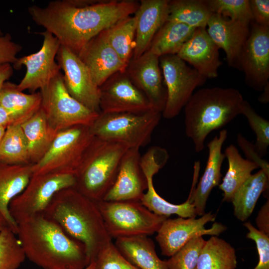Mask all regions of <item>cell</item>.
<instances>
[{"label": "cell", "instance_id": "9", "mask_svg": "<svg viewBox=\"0 0 269 269\" xmlns=\"http://www.w3.org/2000/svg\"><path fill=\"white\" fill-rule=\"evenodd\" d=\"M43 109L50 127L56 133L69 128L90 127L99 115L73 98L66 90L60 72L40 90Z\"/></svg>", "mask_w": 269, "mask_h": 269}, {"label": "cell", "instance_id": "28", "mask_svg": "<svg viewBox=\"0 0 269 269\" xmlns=\"http://www.w3.org/2000/svg\"><path fill=\"white\" fill-rule=\"evenodd\" d=\"M20 126L27 142L30 163L35 164L47 151L57 133L50 127L41 107Z\"/></svg>", "mask_w": 269, "mask_h": 269}, {"label": "cell", "instance_id": "16", "mask_svg": "<svg viewBox=\"0 0 269 269\" xmlns=\"http://www.w3.org/2000/svg\"><path fill=\"white\" fill-rule=\"evenodd\" d=\"M100 90L101 113H143L154 110L126 71L111 76Z\"/></svg>", "mask_w": 269, "mask_h": 269}, {"label": "cell", "instance_id": "31", "mask_svg": "<svg viewBox=\"0 0 269 269\" xmlns=\"http://www.w3.org/2000/svg\"><path fill=\"white\" fill-rule=\"evenodd\" d=\"M224 154L228 161V169L218 186L223 192V201L231 202L236 191L259 167L255 163L243 158L237 148L233 144L225 149Z\"/></svg>", "mask_w": 269, "mask_h": 269}, {"label": "cell", "instance_id": "32", "mask_svg": "<svg viewBox=\"0 0 269 269\" xmlns=\"http://www.w3.org/2000/svg\"><path fill=\"white\" fill-rule=\"evenodd\" d=\"M235 249L227 242L212 236L206 241L195 269H236Z\"/></svg>", "mask_w": 269, "mask_h": 269}, {"label": "cell", "instance_id": "15", "mask_svg": "<svg viewBox=\"0 0 269 269\" xmlns=\"http://www.w3.org/2000/svg\"><path fill=\"white\" fill-rule=\"evenodd\" d=\"M56 60L63 72V83L68 93L90 110L100 114V87L79 56L60 45Z\"/></svg>", "mask_w": 269, "mask_h": 269}, {"label": "cell", "instance_id": "7", "mask_svg": "<svg viewBox=\"0 0 269 269\" xmlns=\"http://www.w3.org/2000/svg\"><path fill=\"white\" fill-rule=\"evenodd\" d=\"M112 239L149 236L156 233L166 217L149 210L140 201H96Z\"/></svg>", "mask_w": 269, "mask_h": 269}, {"label": "cell", "instance_id": "50", "mask_svg": "<svg viewBox=\"0 0 269 269\" xmlns=\"http://www.w3.org/2000/svg\"><path fill=\"white\" fill-rule=\"evenodd\" d=\"M5 129H6L5 127H4V126H0V142L1 140V138H2L4 134Z\"/></svg>", "mask_w": 269, "mask_h": 269}, {"label": "cell", "instance_id": "4", "mask_svg": "<svg viewBox=\"0 0 269 269\" xmlns=\"http://www.w3.org/2000/svg\"><path fill=\"white\" fill-rule=\"evenodd\" d=\"M240 92L233 88L214 87L193 93L184 107L185 131L199 152L206 137L241 114L244 102Z\"/></svg>", "mask_w": 269, "mask_h": 269}, {"label": "cell", "instance_id": "6", "mask_svg": "<svg viewBox=\"0 0 269 269\" xmlns=\"http://www.w3.org/2000/svg\"><path fill=\"white\" fill-rule=\"evenodd\" d=\"M162 114L155 110L143 113H100L89 127L93 135L121 143L128 148L147 144Z\"/></svg>", "mask_w": 269, "mask_h": 269}, {"label": "cell", "instance_id": "22", "mask_svg": "<svg viewBox=\"0 0 269 269\" xmlns=\"http://www.w3.org/2000/svg\"><path fill=\"white\" fill-rule=\"evenodd\" d=\"M226 130L220 132L207 144L208 157L204 173L198 185V174L194 173L193 181L189 195L190 202L192 203L197 215L202 216L205 213L207 201L212 190L220 183L222 176L221 170L225 155L222 152V147L227 137Z\"/></svg>", "mask_w": 269, "mask_h": 269}, {"label": "cell", "instance_id": "33", "mask_svg": "<svg viewBox=\"0 0 269 269\" xmlns=\"http://www.w3.org/2000/svg\"><path fill=\"white\" fill-rule=\"evenodd\" d=\"M212 14L206 0L169 1L167 20L182 23L195 29L206 27Z\"/></svg>", "mask_w": 269, "mask_h": 269}, {"label": "cell", "instance_id": "49", "mask_svg": "<svg viewBox=\"0 0 269 269\" xmlns=\"http://www.w3.org/2000/svg\"><path fill=\"white\" fill-rule=\"evenodd\" d=\"M8 226V224L3 216L0 213V231L4 226ZM9 227V226H8Z\"/></svg>", "mask_w": 269, "mask_h": 269}, {"label": "cell", "instance_id": "46", "mask_svg": "<svg viewBox=\"0 0 269 269\" xmlns=\"http://www.w3.org/2000/svg\"><path fill=\"white\" fill-rule=\"evenodd\" d=\"M13 68L10 64L0 65V87L13 75Z\"/></svg>", "mask_w": 269, "mask_h": 269}, {"label": "cell", "instance_id": "26", "mask_svg": "<svg viewBox=\"0 0 269 269\" xmlns=\"http://www.w3.org/2000/svg\"><path fill=\"white\" fill-rule=\"evenodd\" d=\"M41 101L40 92L25 94L9 81L0 87V105L9 115L12 124L21 125L31 117L41 108Z\"/></svg>", "mask_w": 269, "mask_h": 269}, {"label": "cell", "instance_id": "21", "mask_svg": "<svg viewBox=\"0 0 269 269\" xmlns=\"http://www.w3.org/2000/svg\"><path fill=\"white\" fill-rule=\"evenodd\" d=\"M250 24L225 18L215 13L207 23L208 34L217 47L225 51L230 67L240 68L241 52L250 34Z\"/></svg>", "mask_w": 269, "mask_h": 269}, {"label": "cell", "instance_id": "37", "mask_svg": "<svg viewBox=\"0 0 269 269\" xmlns=\"http://www.w3.org/2000/svg\"><path fill=\"white\" fill-rule=\"evenodd\" d=\"M241 114L247 119L256 136L255 149L261 157L267 153L269 146V122L258 114L250 104L244 100Z\"/></svg>", "mask_w": 269, "mask_h": 269}, {"label": "cell", "instance_id": "10", "mask_svg": "<svg viewBox=\"0 0 269 269\" xmlns=\"http://www.w3.org/2000/svg\"><path fill=\"white\" fill-rule=\"evenodd\" d=\"M75 184L73 175L50 173L32 175L23 190L10 202L9 213L17 224L43 214L58 191Z\"/></svg>", "mask_w": 269, "mask_h": 269}, {"label": "cell", "instance_id": "41", "mask_svg": "<svg viewBox=\"0 0 269 269\" xmlns=\"http://www.w3.org/2000/svg\"><path fill=\"white\" fill-rule=\"evenodd\" d=\"M249 231L246 237L256 245L259 261L254 269H269V236L255 228L250 222L244 224Z\"/></svg>", "mask_w": 269, "mask_h": 269}, {"label": "cell", "instance_id": "47", "mask_svg": "<svg viewBox=\"0 0 269 269\" xmlns=\"http://www.w3.org/2000/svg\"><path fill=\"white\" fill-rule=\"evenodd\" d=\"M12 124V120L5 110L0 105V126L6 128Z\"/></svg>", "mask_w": 269, "mask_h": 269}, {"label": "cell", "instance_id": "18", "mask_svg": "<svg viewBox=\"0 0 269 269\" xmlns=\"http://www.w3.org/2000/svg\"><path fill=\"white\" fill-rule=\"evenodd\" d=\"M126 72L153 109L162 114L166 102L167 91L159 57L147 50L138 58L132 59Z\"/></svg>", "mask_w": 269, "mask_h": 269}, {"label": "cell", "instance_id": "14", "mask_svg": "<svg viewBox=\"0 0 269 269\" xmlns=\"http://www.w3.org/2000/svg\"><path fill=\"white\" fill-rule=\"evenodd\" d=\"M169 157L167 151L160 146L150 147L141 156L140 164L146 178L147 187L140 200L149 210L158 215L167 218L172 215L180 217L195 218V206L188 197L183 203L174 204L161 197L156 191L153 184V177L166 163Z\"/></svg>", "mask_w": 269, "mask_h": 269}, {"label": "cell", "instance_id": "20", "mask_svg": "<svg viewBox=\"0 0 269 269\" xmlns=\"http://www.w3.org/2000/svg\"><path fill=\"white\" fill-rule=\"evenodd\" d=\"M78 56L99 87L115 73L126 71L128 65L109 44L105 30L93 38Z\"/></svg>", "mask_w": 269, "mask_h": 269}, {"label": "cell", "instance_id": "40", "mask_svg": "<svg viewBox=\"0 0 269 269\" xmlns=\"http://www.w3.org/2000/svg\"><path fill=\"white\" fill-rule=\"evenodd\" d=\"M94 262L95 269H139L122 255L113 241L99 252Z\"/></svg>", "mask_w": 269, "mask_h": 269}, {"label": "cell", "instance_id": "35", "mask_svg": "<svg viewBox=\"0 0 269 269\" xmlns=\"http://www.w3.org/2000/svg\"><path fill=\"white\" fill-rule=\"evenodd\" d=\"M0 161L14 165L30 163L27 142L20 125L6 128L0 142Z\"/></svg>", "mask_w": 269, "mask_h": 269}, {"label": "cell", "instance_id": "51", "mask_svg": "<svg viewBox=\"0 0 269 269\" xmlns=\"http://www.w3.org/2000/svg\"><path fill=\"white\" fill-rule=\"evenodd\" d=\"M95 262H93L91 263L88 266H87L84 269H95Z\"/></svg>", "mask_w": 269, "mask_h": 269}, {"label": "cell", "instance_id": "44", "mask_svg": "<svg viewBox=\"0 0 269 269\" xmlns=\"http://www.w3.org/2000/svg\"><path fill=\"white\" fill-rule=\"evenodd\" d=\"M253 22L269 26V0H249Z\"/></svg>", "mask_w": 269, "mask_h": 269}, {"label": "cell", "instance_id": "11", "mask_svg": "<svg viewBox=\"0 0 269 269\" xmlns=\"http://www.w3.org/2000/svg\"><path fill=\"white\" fill-rule=\"evenodd\" d=\"M159 64L167 91L162 115L170 119L179 115L195 89L204 84L207 79L176 54L160 57Z\"/></svg>", "mask_w": 269, "mask_h": 269}, {"label": "cell", "instance_id": "5", "mask_svg": "<svg viewBox=\"0 0 269 269\" xmlns=\"http://www.w3.org/2000/svg\"><path fill=\"white\" fill-rule=\"evenodd\" d=\"M128 149L121 143L94 136L74 175V187L94 201L102 200L114 183Z\"/></svg>", "mask_w": 269, "mask_h": 269}, {"label": "cell", "instance_id": "45", "mask_svg": "<svg viewBox=\"0 0 269 269\" xmlns=\"http://www.w3.org/2000/svg\"><path fill=\"white\" fill-rule=\"evenodd\" d=\"M256 222L258 230L269 236V199L262 207L258 212Z\"/></svg>", "mask_w": 269, "mask_h": 269}, {"label": "cell", "instance_id": "13", "mask_svg": "<svg viewBox=\"0 0 269 269\" xmlns=\"http://www.w3.org/2000/svg\"><path fill=\"white\" fill-rule=\"evenodd\" d=\"M215 219L216 215L211 212L205 213L198 219L180 217L166 219L155 237L162 255L170 257L195 237L220 235L227 229L222 223L215 222L208 229L205 227L207 223L214 222Z\"/></svg>", "mask_w": 269, "mask_h": 269}, {"label": "cell", "instance_id": "52", "mask_svg": "<svg viewBox=\"0 0 269 269\" xmlns=\"http://www.w3.org/2000/svg\"><path fill=\"white\" fill-rule=\"evenodd\" d=\"M4 33L2 32V31L0 29V35H3Z\"/></svg>", "mask_w": 269, "mask_h": 269}, {"label": "cell", "instance_id": "3", "mask_svg": "<svg viewBox=\"0 0 269 269\" xmlns=\"http://www.w3.org/2000/svg\"><path fill=\"white\" fill-rule=\"evenodd\" d=\"M43 214L69 236L84 245L90 264L113 241L96 201L74 187L58 191Z\"/></svg>", "mask_w": 269, "mask_h": 269}, {"label": "cell", "instance_id": "29", "mask_svg": "<svg viewBox=\"0 0 269 269\" xmlns=\"http://www.w3.org/2000/svg\"><path fill=\"white\" fill-rule=\"evenodd\" d=\"M269 174L262 169L252 174L234 193L231 201L234 216L246 221L252 215L261 195L269 189Z\"/></svg>", "mask_w": 269, "mask_h": 269}, {"label": "cell", "instance_id": "39", "mask_svg": "<svg viewBox=\"0 0 269 269\" xmlns=\"http://www.w3.org/2000/svg\"><path fill=\"white\" fill-rule=\"evenodd\" d=\"M206 242L202 236L195 237L165 261L169 269H195Z\"/></svg>", "mask_w": 269, "mask_h": 269}, {"label": "cell", "instance_id": "19", "mask_svg": "<svg viewBox=\"0 0 269 269\" xmlns=\"http://www.w3.org/2000/svg\"><path fill=\"white\" fill-rule=\"evenodd\" d=\"M139 148H129L121 160L114 183L102 199L107 201H140L147 187L140 164Z\"/></svg>", "mask_w": 269, "mask_h": 269}, {"label": "cell", "instance_id": "1", "mask_svg": "<svg viewBox=\"0 0 269 269\" xmlns=\"http://www.w3.org/2000/svg\"><path fill=\"white\" fill-rule=\"evenodd\" d=\"M136 0H96L77 6L70 0H55L45 7L29 6L32 20L57 38L60 44L78 55L95 36L118 21L134 14Z\"/></svg>", "mask_w": 269, "mask_h": 269}, {"label": "cell", "instance_id": "42", "mask_svg": "<svg viewBox=\"0 0 269 269\" xmlns=\"http://www.w3.org/2000/svg\"><path fill=\"white\" fill-rule=\"evenodd\" d=\"M22 48L20 44L12 40L9 33L0 35V65L14 64L18 58L17 54Z\"/></svg>", "mask_w": 269, "mask_h": 269}, {"label": "cell", "instance_id": "27", "mask_svg": "<svg viewBox=\"0 0 269 269\" xmlns=\"http://www.w3.org/2000/svg\"><path fill=\"white\" fill-rule=\"evenodd\" d=\"M115 245L122 255L139 269H169L158 257L153 241L148 236L121 238Z\"/></svg>", "mask_w": 269, "mask_h": 269}, {"label": "cell", "instance_id": "48", "mask_svg": "<svg viewBox=\"0 0 269 269\" xmlns=\"http://www.w3.org/2000/svg\"><path fill=\"white\" fill-rule=\"evenodd\" d=\"M263 91V93L259 98V100L261 103H267L269 100V83L264 87Z\"/></svg>", "mask_w": 269, "mask_h": 269}, {"label": "cell", "instance_id": "23", "mask_svg": "<svg viewBox=\"0 0 269 269\" xmlns=\"http://www.w3.org/2000/svg\"><path fill=\"white\" fill-rule=\"evenodd\" d=\"M219 48L208 34L206 27L196 28L176 54L205 78H215L222 65Z\"/></svg>", "mask_w": 269, "mask_h": 269}, {"label": "cell", "instance_id": "2", "mask_svg": "<svg viewBox=\"0 0 269 269\" xmlns=\"http://www.w3.org/2000/svg\"><path fill=\"white\" fill-rule=\"evenodd\" d=\"M16 235L26 258L43 269H84L90 264L84 245L43 214L18 222Z\"/></svg>", "mask_w": 269, "mask_h": 269}, {"label": "cell", "instance_id": "24", "mask_svg": "<svg viewBox=\"0 0 269 269\" xmlns=\"http://www.w3.org/2000/svg\"><path fill=\"white\" fill-rule=\"evenodd\" d=\"M168 0H141L134 13L136 20L135 47L132 59L147 50L154 36L167 21Z\"/></svg>", "mask_w": 269, "mask_h": 269}, {"label": "cell", "instance_id": "38", "mask_svg": "<svg viewBox=\"0 0 269 269\" xmlns=\"http://www.w3.org/2000/svg\"><path fill=\"white\" fill-rule=\"evenodd\" d=\"M211 12L230 19L251 23L253 18L249 0H206Z\"/></svg>", "mask_w": 269, "mask_h": 269}, {"label": "cell", "instance_id": "12", "mask_svg": "<svg viewBox=\"0 0 269 269\" xmlns=\"http://www.w3.org/2000/svg\"><path fill=\"white\" fill-rule=\"evenodd\" d=\"M43 37L42 45L36 52L18 58L13 68L19 70L26 67V73L17 84L18 89L27 90L31 93L44 88L60 72L56 60L60 46L59 41L51 33L45 30L38 32Z\"/></svg>", "mask_w": 269, "mask_h": 269}, {"label": "cell", "instance_id": "8", "mask_svg": "<svg viewBox=\"0 0 269 269\" xmlns=\"http://www.w3.org/2000/svg\"><path fill=\"white\" fill-rule=\"evenodd\" d=\"M94 137L86 126H75L59 132L46 153L33 164L32 175L50 173L75 175Z\"/></svg>", "mask_w": 269, "mask_h": 269}, {"label": "cell", "instance_id": "43", "mask_svg": "<svg viewBox=\"0 0 269 269\" xmlns=\"http://www.w3.org/2000/svg\"><path fill=\"white\" fill-rule=\"evenodd\" d=\"M237 142L244 152L247 160L256 164L261 169L269 174V162L261 157L258 154L254 144L246 139L242 134L237 135Z\"/></svg>", "mask_w": 269, "mask_h": 269}, {"label": "cell", "instance_id": "34", "mask_svg": "<svg viewBox=\"0 0 269 269\" xmlns=\"http://www.w3.org/2000/svg\"><path fill=\"white\" fill-rule=\"evenodd\" d=\"M135 30L136 20L134 16L126 17L105 30L109 44L127 64L133 55Z\"/></svg>", "mask_w": 269, "mask_h": 269}, {"label": "cell", "instance_id": "25", "mask_svg": "<svg viewBox=\"0 0 269 269\" xmlns=\"http://www.w3.org/2000/svg\"><path fill=\"white\" fill-rule=\"evenodd\" d=\"M33 164H8L0 161V213L16 234L17 224L9 212L11 200L25 188L33 175Z\"/></svg>", "mask_w": 269, "mask_h": 269}, {"label": "cell", "instance_id": "36", "mask_svg": "<svg viewBox=\"0 0 269 269\" xmlns=\"http://www.w3.org/2000/svg\"><path fill=\"white\" fill-rule=\"evenodd\" d=\"M26 256L16 234L8 226L0 231V269H18Z\"/></svg>", "mask_w": 269, "mask_h": 269}, {"label": "cell", "instance_id": "30", "mask_svg": "<svg viewBox=\"0 0 269 269\" xmlns=\"http://www.w3.org/2000/svg\"><path fill=\"white\" fill-rule=\"evenodd\" d=\"M195 30L184 23L167 20L154 36L147 50L159 57L177 54Z\"/></svg>", "mask_w": 269, "mask_h": 269}, {"label": "cell", "instance_id": "17", "mask_svg": "<svg viewBox=\"0 0 269 269\" xmlns=\"http://www.w3.org/2000/svg\"><path fill=\"white\" fill-rule=\"evenodd\" d=\"M251 23L241 52L239 70L244 72L249 86L262 91L269 83V26Z\"/></svg>", "mask_w": 269, "mask_h": 269}]
</instances>
